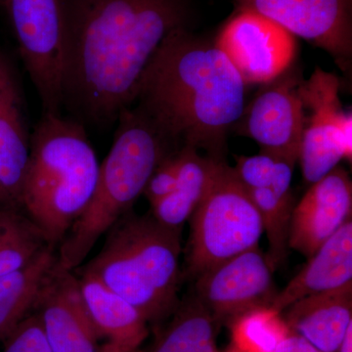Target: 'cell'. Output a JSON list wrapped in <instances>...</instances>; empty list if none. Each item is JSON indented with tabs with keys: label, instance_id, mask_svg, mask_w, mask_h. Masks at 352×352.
Segmentation results:
<instances>
[{
	"label": "cell",
	"instance_id": "15",
	"mask_svg": "<svg viewBox=\"0 0 352 352\" xmlns=\"http://www.w3.org/2000/svg\"><path fill=\"white\" fill-rule=\"evenodd\" d=\"M352 285V220H349L317 250L281 292L271 307L283 312L292 303L315 294Z\"/></svg>",
	"mask_w": 352,
	"mask_h": 352
},
{
	"label": "cell",
	"instance_id": "22",
	"mask_svg": "<svg viewBox=\"0 0 352 352\" xmlns=\"http://www.w3.org/2000/svg\"><path fill=\"white\" fill-rule=\"evenodd\" d=\"M19 207L7 204L0 208V276L24 267L53 245Z\"/></svg>",
	"mask_w": 352,
	"mask_h": 352
},
{
	"label": "cell",
	"instance_id": "12",
	"mask_svg": "<svg viewBox=\"0 0 352 352\" xmlns=\"http://www.w3.org/2000/svg\"><path fill=\"white\" fill-rule=\"evenodd\" d=\"M53 352H97L100 335L88 314L78 278L57 261L34 307Z\"/></svg>",
	"mask_w": 352,
	"mask_h": 352
},
{
	"label": "cell",
	"instance_id": "5",
	"mask_svg": "<svg viewBox=\"0 0 352 352\" xmlns=\"http://www.w3.org/2000/svg\"><path fill=\"white\" fill-rule=\"evenodd\" d=\"M82 272L96 277L133 305L148 323L168 318L178 303L182 231L151 214H124Z\"/></svg>",
	"mask_w": 352,
	"mask_h": 352
},
{
	"label": "cell",
	"instance_id": "11",
	"mask_svg": "<svg viewBox=\"0 0 352 352\" xmlns=\"http://www.w3.org/2000/svg\"><path fill=\"white\" fill-rule=\"evenodd\" d=\"M245 85L272 82L291 66L296 41L288 31L251 10L229 21L214 41Z\"/></svg>",
	"mask_w": 352,
	"mask_h": 352
},
{
	"label": "cell",
	"instance_id": "13",
	"mask_svg": "<svg viewBox=\"0 0 352 352\" xmlns=\"http://www.w3.org/2000/svg\"><path fill=\"white\" fill-rule=\"evenodd\" d=\"M298 85L288 78L263 90L245 108L241 131L261 146V152L295 164L307 120Z\"/></svg>",
	"mask_w": 352,
	"mask_h": 352
},
{
	"label": "cell",
	"instance_id": "2",
	"mask_svg": "<svg viewBox=\"0 0 352 352\" xmlns=\"http://www.w3.org/2000/svg\"><path fill=\"white\" fill-rule=\"evenodd\" d=\"M245 87L215 43L182 28L157 48L138 99L178 148L204 150L224 161L227 133L244 113Z\"/></svg>",
	"mask_w": 352,
	"mask_h": 352
},
{
	"label": "cell",
	"instance_id": "9",
	"mask_svg": "<svg viewBox=\"0 0 352 352\" xmlns=\"http://www.w3.org/2000/svg\"><path fill=\"white\" fill-rule=\"evenodd\" d=\"M273 272L258 245L201 273L194 296L215 321L229 323L254 308L271 307L278 293Z\"/></svg>",
	"mask_w": 352,
	"mask_h": 352
},
{
	"label": "cell",
	"instance_id": "30",
	"mask_svg": "<svg viewBox=\"0 0 352 352\" xmlns=\"http://www.w3.org/2000/svg\"><path fill=\"white\" fill-rule=\"evenodd\" d=\"M337 352H352V326L347 330Z\"/></svg>",
	"mask_w": 352,
	"mask_h": 352
},
{
	"label": "cell",
	"instance_id": "10",
	"mask_svg": "<svg viewBox=\"0 0 352 352\" xmlns=\"http://www.w3.org/2000/svg\"><path fill=\"white\" fill-rule=\"evenodd\" d=\"M293 36L328 52L342 71L351 69L352 0H237Z\"/></svg>",
	"mask_w": 352,
	"mask_h": 352
},
{
	"label": "cell",
	"instance_id": "29",
	"mask_svg": "<svg viewBox=\"0 0 352 352\" xmlns=\"http://www.w3.org/2000/svg\"><path fill=\"white\" fill-rule=\"evenodd\" d=\"M11 80H13V78L11 75L10 68H9L6 58L0 52V94Z\"/></svg>",
	"mask_w": 352,
	"mask_h": 352
},
{
	"label": "cell",
	"instance_id": "19",
	"mask_svg": "<svg viewBox=\"0 0 352 352\" xmlns=\"http://www.w3.org/2000/svg\"><path fill=\"white\" fill-rule=\"evenodd\" d=\"M180 166L175 191L152 207V215L163 226L182 231L207 196L221 164L210 156H201L191 147L179 149Z\"/></svg>",
	"mask_w": 352,
	"mask_h": 352
},
{
	"label": "cell",
	"instance_id": "28",
	"mask_svg": "<svg viewBox=\"0 0 352 352\" xmlns=\"http://www.w3.org/2000/svg\"><path fill=\"white\" fill-rule=\"evenodd\" d=\"M272 352H322L300 336L291 332Z\"/></svg>",
	"mask_w": 352,
	"mask_h": 352
},
{
	"label": "cell",
	"instance_id": "1",
	"mask_svg": "<svg viewBox=\"0 0 352 352\" xmlns=\"http://www.w3.org/2000/svg\"><path fill=\"white\" fill-rule=\"evenodd\" d=\"M64 104L87 119L119 118L164 39L186 28L188 0H63Z\"/></svg>",
	"mask_w": 352,
	"mask_h": 352
},
{
	"label": "cell",
	"instance_id": "31",
	"mask_svg": "<svg viewBox=\"0 0 352 352\" xmlns=\"http://www.w3.org/2000/svg\"><path fill=\"white\" fill-rule=\"evenodd\" d=\"M97 352H120V351H118L117 349H115V347L111 346V344H104L103 346H100V349H99V351Z\"/></svg>",
	"mask_w": 352,
	"mask_h": 352
},
{
	"label": "cell",
	"instance_id": "32",
	"mask_svg": "<svg viewBox=\"0 0 352 352\" xmlns=\"http://www.w3.org/2000/svg\"><path fill=\"white\" fill-rule=\"evenodd\" d=\"M224 352H240L239 351H237V349H234V347H231V349H227L226 351Z\"/></svg>",
	"mask_w": 352,
	"mask_h": 352
},
{
	"label": "cell",
	"instance_id": "27",
	"mask_svg": "<svg viewBox=\"0 0 352 352\" xmlns=\"http://www.w3.org/2000/svg\"><path fill=\"white\" fill-rule=\"evenodd\" d=\"M179 166V150L166 157L157 166L143 192L151 207L175 191Z\"/></svg>",
	"mask_w": 352,
	"mask_h": 352
},
{
	"label": "cell",
	"instance_id": "14",
	"mask_svg": "<svg viewBox=\"0 0 352 352\" xmlns=\"http://www.w3.org/2000/svg\"><path fill=\"white\" fill-rule=\"evenodd\" d=\"M352 182L344 168H337L311 184L294 207L289 247L310 258L324 243L351 219Z\"/></svg>",
	"mask_w": 352,
	"mask_h": 352
},
{
	"label": "cell",
	"instance_id": "18",
	"mask_svg": "<svg viewBox=\"0 0 352 352\" xmlns=\"http://www.w3.org/2000/svg\"><path fill=\"white\" fill-rule=\"evenodd\" d=\"M31 144L14 80L0 94V201L19 206Z\"/></svg>",
	"mask_w": 352,
	"mask_h": 352
},
{
	"label": "cell",
	"instance_id": "8",
	"mask_svg": "<svg viewBox=\"0 0 352 352\" xmlns=\"http://www.w3.org/2000/svg\"><path fill=\"white\" fill-rule=\"evenodd\" d=\"M339 78L319 67L309 80L298 83L303 107L311 115L305 120L298 160L309 184L335 170L342 160L352 159V116L340 99Z\"/></svg>",
	"mask_w": 352,
	"mask_h": 352
},
{
	"label": "cell",
	"instance_id": "6",
	"mask_svg": "<svg viewBox=\"0 0 352 352\" xmlns=\"http://www.w3.org/2000/svg\"><path fill=\"white\" fill-rule=\"evenodd\" d=\"M189 221L185 275L190 279L258 247L264 233L258 208L234 168L226 162Z\"/></svg>",
	"mask_w": 352,
	"mask_h": 352
},
{
	"label": "cell",
	"instance_id": "16",
	"mask_svg": "<svg viewBox=\"0 0 352 352\" xmlns=\"http://www.w3.org/2000/svg\"><path fill=\"white\" fill-rule=\"evenodd\" d=\"M285 310L291 332L322 352H337L352 326V285L305 296Z\"/></svg>",
	"mask_w": 352,
	"mask_h": 352
},
{
	"label": "cell",
	"instance_id": "25",
	"mask_svg": "<svg viewBox=\"0 0 352 352\" xmlns=\"http://www.w3.org/2000/svg\"><path fill=\"white\" fill-rule=\"evenodd\" d=\"M295 164L268 153L236 157L234 170L247 189L292 188Z\"/></svg>",
	"mask_w": 352,
	"mask_h": 352
},
{
	"label": "cell",
	"instance_id": "24",
	"mask_svg": "<svg viewBox=\"0 0 352 352\" xmlns=\"http://www.w3.org/2000/svg\"><path fill=\"white\" fill-rule=\"evenodd\" d=\"M228 324L240 352H272L291 333L283 315L271 307L254 308Z\"/></svg>",
	"mask_w": 352,
	"mask_h": 352
},
{
	"label": "cell",
	"instance_id": "17",
	"mask_svg": "<svg viewBox=\"0 0 352 352\" xmlns=\"http://www.w3.org/2000/svg\"><path fill=\"white\" fill-rule=\"evenodd\" d=\"M78 282L101 339L107 340V344L120 352H138L149 333L144 316L96 277L82 272Z\"/></svg>",
	"mask_w": 352,
	"mask_h": 352
},
{
	"label": "cell",
	"instance_id": "21",
	"mask_svg": "<svg viewBox=\"0 0 352 352\" xmlns=\"http://www.w3.org/2000/svg\"><path fill=\"white\" fill-rule=\"evenodd\" d=\"M149 352H219L217 323L195 296L178 303Z\"/></svg>",
	"mask_w": 352,
	"mask_h": 352
},
{
	"label": "cell",
	"instance_id": "7",
	"mask_svg": "<svg viewBox=\"0 0 352 352\" xmlns=\"http://www.w3.org/2000/svg\"><path fill=\"white\" fill-rule=\"evenodd\" d=\"M44 113L64 105L66 24L63 0H0Z\"/></svg>",
	"mask_w": 352,
	"mask_h": 352
},
{
	"label": "cell",
	"instance_id": "4",
	"mask_svg": "<svg viewBox=\"0 0 352 352\" xmlns=\"http://www.w3.org/2000/svg\"><path fill=\"white\" fill-rule=\"evenodd\" d=\"M19 206L58 247L94 195L99 166L85 129L44 113L32 136Z\"/></svg>",
	"mask_w": 352,
	"mask_h": 352
},
{
	"label": "cell",
	"instance_id": "20",
	"mask_svg": "<svg viewBox=\"0 0 352 352\" xmlns=\"http://www.w3.org/2000/svg\"><path fill=\"white\" fill-rule=\"evenodd\" d=\"M50 245L24 267L0 276V340L34 311L46 278L58 261Z\"/></svg>",
	"mask_w": 352,
	"mask_h": 352
},
{
	"label": "cell",
	"instance_id": "33",
	"mask_svg": "<svg viewBox=\"0 0 352 352\" xmlns=\"http://www.w3.org/2000/svg\"><path fill=\"white\" fill-rule=\"evenodd\" d=\"M138 352H140V351H138Z\"/></svg>",
	"mask_w": 352,
	"mask_h": 352
},
{
	"label": "cell",
	"instance_id": "23",
	"mask_svg": "<svg viewBox=\"0 0 352 352\" xmlns=\"http://www.w3.org/2000/svg\"><path fill=\"white\" fill-rule=\"evenodd\" d=\"M256 205L268 240L266 254L271 270H277L289 252V233L293 214L294 198L291 189H247Z\"/></svg>",
	"mask_w": 352,
	"mask_h": 352
},
{
	"label": "cell",
	"instance_id": "3",
	"mask_svg": "<svg viewBox=\"0 0 352 352\" xmlns=\"http://www.w3.org/2000/svg\"><path fill=\"white\" fill-rule=\"evenodd\" d=\"M110 152L99 166L94 195L58 245V261L73 271L143 194L153 173L179 148L140 106L119 116Z\"/></svg>",
	"mask_w": 352,
	"mask_h": 352
},
{
	"label": "cell",
	"instance_id": "26",
	"mask_svg": "<svg viewBox=\"0 0 352 352\" xmlns=\"http://www.w3.org/2000/svg\"><path fill=\"white\" fill-rule=\"evenodd\" d=\"M2 352H53L38 314H29L4 340Z\"/></svg>",
	"mask_w": 352,
	"mask_h": 352
}]
</instances>
